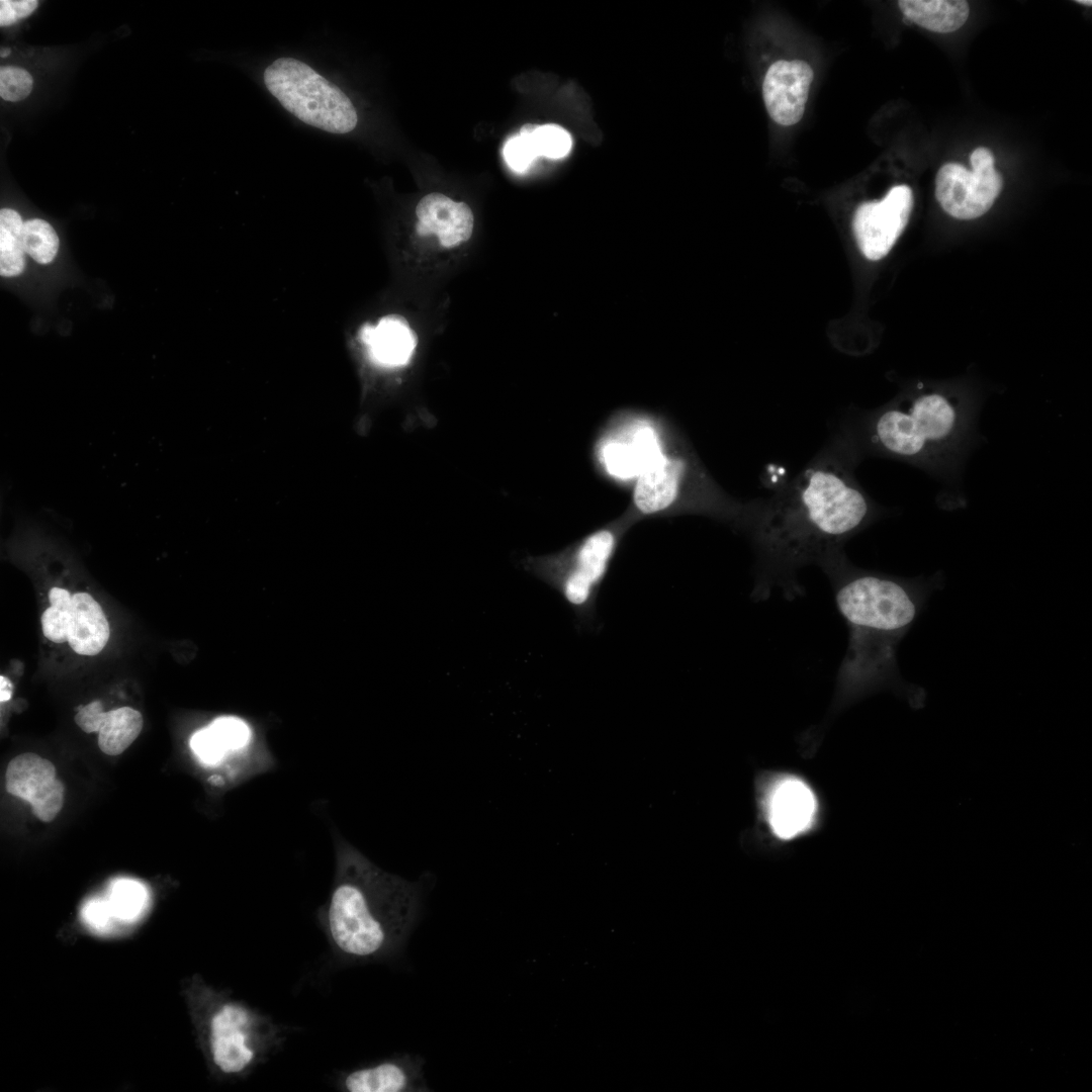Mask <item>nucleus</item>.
Instances as JSON below:
<instances>
[{
  "mask_svg": "<svg viewBox=\"0 0 1092 1092\" xmlns=\"http://www.w3.org/2000/svg\"><path fill=\"white\" fill-rule=\"evenodd\" d=\"M861 460L839 429L794 478L755 500L744 527L756 553L755 601L775 588L789 600L802 596L801 568L819 567L886 514L856 480Z\"/></svg>",
  "mask_w": 1092,
  "mask_h": 1092,
  "instance_id": "obj_1",
  "label": "nucleus"
},
{
  "mask_svg": "<svg viewBox=\"0 0 1092 1092\" xmlns=\"http://www.w3.org/2000/svg\"><path fill=\"white\" fill-rule=\"evenodd\" d=\"M828 577L837 609L849 632L837 674V692L851 700L881 690H904L897 648L923 611L943 574L902 577L858 567L844 550L820 566Z\"/></svg>",
  "mask_w": 1092,
  "mask_h": 1092,
  "instance_id": "obj_2",
  "label": "nucleus"
},
{
  "mask_svg": "<svg viewBox=\"0 0 1092 1092\" xmlns=\"http://www.w3.org/2000/svg\"><path fill=\"white\" fill-rule=\"evenodd\" d=\"M431 879L426 873L407 881L383 871L351 845H341L323 917L336 956L349 964L399 957L421 919Z\"/></svg>",
  "mask_w": 1092,
  "mask_h": 1092,
  "instance_id": "obj_3",
  "label": "nucleus"
},
{
  "mask_svg": "<svg viewBox=\"0 0 1092 1092\" xmlns=\"http://www.w3.org/2000/svg\"><path fill=\"white\" fill-rule=\"evenodd\" d=\"M974 410L942 391H923L864 415L840 428L860 457L898 460L928 473L958 476L976 438Z\"/></svg>",
  "mask_w": 1092,
  "mask_h": 1092,
  "instance_id": "obj_4",
  "label": "nucleus"
},
{
  "mask_svg": "<svg viewBox=\"0 0 1092 1092\" xmlns=\"http://www.w3.org/2000/svg\"><path fill=\"white\" fill-rule=\"evenodd\" d=\"M620 539L618 527H603L565 551L529 558L524 566L557 590L580 621L595 616L600 587Z\"/></svg>",
  "mask_w": 1092,
  "mask_h": 1092,
  "instance_id": "obj_5",
  "label": "nucleus"
},
{
  "mask_svg": "<svg viewBox=\"0 0 1092 1092\" xmlns=\"http://www.w3.org/2000/svg\"><path fill=\"white\" fill-rule=\"evenodd\" d=\"M268 91L302 122L332 133H347L357 124L348 96L307 64L280 58L264 71Z\"/></svg>",
  "mask_w": 1092,
  "mask_h": 1092,
  "instance_id": "obj_6",
  "label": "nucleus"
},
{
  "mask_svg": "<svg viewBox=\"0 0 1092 1092\" xmlns=\"http://www.w3.org/2000/svg\"><path fill=\"white\" fill-rule=\"evenodd\" d=\"M286 1029L267 1014L237 1000L215 1008L208 1023L213 1064L226 1075H249L278 1051Z\"/></svg>",
  "mask_w": 1092,
  "mask_h": 1092,
  "instance_id": "obj_7",
  "label": "nucleus"
},
{
  "mask_svg": "<svg viewBox=\"0 0 1092 1092\" xmlns=\"http://www.w3.org/2000/svg\"><path fill=\"white\" fill-rule=\"evenodd\" d=\"M970 161L972 171L961 164L947 163L940 167L935 178L936 199L945 212L959 219H974L985 214L1003 186L989 149L977 148Z\"/></svg>",
  "mask_w": 1092,
  "mask_h": 1092,
  "instance_id": "obj_8",
  "label": "nucleus"
},
{
  "mask_svg": "<svg viewBox=\"0 0 1092 1092\" xmlns=\"http://www.w3.org/2000/svg\"><path fill=\"white\" fill-rule=\"evenodd\" d=\"M912 207L911 188L897 185L882 200L863 202L856 208L852 229L856 244L867 259L878 261L888 255L903 233Z\"/></svg>",
  "mask_w": 1092,
  "mask_h": 1092,
  "instance_id": "obj_9",
  "label": "nucleus"
},
{
  "mask_svg": "<svg viewBox=\"0 0 1092 1092\" xmlns=\"http://www.w3.org/2000/svg\"><path fill=\"white\" fill-rule=\"evenodd\" d=\"M5 789L29 803L34 816L46 823L52 822L64 805L65 787L57 779L54 763L36 753H21L10 760Z\"/></svg>",
  "mask_w": 1092,
  "mask_h": 1092,
  "instance_id": "obj_10",
  "label": "nucleus"
},
{
  "mask_svg": "<svg viewBox=\"0 0 1092 1092\" xmlns=\"http://www.w3.org/2000/svg\"><path fill=\"white\" fill-rule=\"evenodd\" d=\"M425 1059L420 1055L394 1056L342 1072L339 1089L347 1092H428Z\"/></svg>",
  "mask_w": 1092,
  "mask_h": 1092,
  "instance_id": "obj_11",
  "label": "nucleus"
},
{
  "mask_svg": "<svg viewBox=\"0 0 1092 1092\" xmlns=\"http://www.w3.org/2000/svg\"><path fill=\"white\" fill-rule=\"evenodd\" d=\"M813 78L812 68L801 60H780L770 65L762 83V94L775 122L789 126L800 121Z\"/></svg>",
  "mask_w": 1092,
  "mask_h": 1092,
  "instance_id": "obj_12",
  "label": "nucleus"
},
{
  "mask_svg": "<svg viewBox=\"0 0 1092 1092\" xmlns=\"http://www.w3.org/2000/svg\"><path fill=\"white\" fill-rule=\"evenodd\" d=\"M355 338L369 363L384 370L406 365L418 344L417 334L398 313L384 314L375 324L363 323Z\"/></svg>",
  "mask_w": 1092,
  "mask_h": 1092,
  "instance_id": "obj_13",
  "label": "nucleus"
},
{
  "mask_svg": "<svg viewBox=\"0 0 1092 1092\" xmlns=\"http://www.w3.org/2000/svg\"><path fill=\"white\" fill-rule=\"evenodd\" d=\"M692 473L690 462L681 457L658 453L639 470L633 503L642 516L668 510L679 496L680 488Z\"/></svg>",
  "mask_w": 1092,
  "mask_h": 1092,
  "instance_id": "obj_14",
  "label": "nucleus"
},
{
  "mask_svg": "<svg viewBox=\"0 0 1092 1092\" xmlns=\"http://www.w3.org/2000/svg\"><path fill=\"white\" fill-rule=\"evenodd\" d=\"M420 236L436 235L446 248L467 242L473 232L474 217L464 202H456L448 196L433 192L424 196L416 208Z\"/></svg>",
  "mask_w": 1092,
  "mask_h": 1092,
  "instance_id": "obj_15",
  "label": "nucleus"
},
{
  "mask_svg": "<svg viewBox=\"0 0 1092 1092\" xmlns=\"http://www.w3.org/2000/svg\"><path fill=\"white\" fill-rule=\"evenodd\" d=\"M75 722L86 733L98 732V746L108 755L122 753L143 728V716L139 711L121 707L104 712L100 701L80 707Z\"/></svg>",
  "mask_w": 1092,
  "mask_h": 1092,
  "instance_id": "obj_16",
  "label": "nucleus"
},
{
  "mask_svg": "<svg viewBox=\"0 0 1092 1092\" xmlns=\"http://www.w3.org/2000/svg\"><path fill=\"white\" fill-rule=\"evenodd\" d=\"M768 812L774 832L783 839H790L811 825L816 812V801L807 785L799 780L789 779L772 792Z\"/></svg>",
  "mask_w": 1092,
  "mask_h": 1092,
  "instance_id": "obj_17",
  "label": "nucleus"
},
{
  "mask_svg": "<svg viewBox=\"0 0 1092 1092\" xmlns=\"http://www.w3.org/2000/svg\"><path fill=\"white\" fill-rule=\"evenodd\" d=\"M109 624L101 606L87 593L72 596L68 642L80 655H96L109 639Z\"/></svg>",
  "mask_w": 1092,
  "mask_h": 1092,
  "instance_id": "obj_18",
  "label": "nucleus"
},
{
  "mask_svg": "<svg viewBox=\"0 0 1092 1092\" xmlns=\"http://www.w3.org/2000/svg\"><path fill=\"white\" fill-rule=\"evenodd\" d=\"M251 738V728L244 720L222 716L196 731L190 739V747L201 762L212 765L220 762L228 753L246 747Z\"/></svg>",
  "mask_w": 1092,
  "mask_h": 1092,
  "instance_id": "obj_19",
  "label": "nucleus"
},
{
  "mask_svg": "<svg viewBox=\"0 0 1092 1092\" xmlns=\"http://www.w3.org/2000/svg\"><path fill=\"white\" fill-rule=\"evenodd\" d=\"M898 4L905 19L940 33L962 27L970 12L964 0H901Z\"/></svg>",
  "mask_w": 1092,
  "mask_h": 1092,
  "instance_id": "obj_20",
  "label": "nucleus"
},
{
  "mask_svg": "<svg viewBox=\"0 0 1092 1092\" xmlns=\"http://www.w3.org/2000/svg\"><path fill=\"white\" fill-rule=\"evenodd\" d=\"M21 216L11 208L0 211V274L5 277L19 275L25 266L22 246Z\"/></svg>",
  "mask_w": 1092,
  "mask_h": 1092,
  "instance_id": "obj_21",
  "label": "nucleus"
},
{
  "mask_svg": "<svg viewBox=\"0 0 1092 1092\" xmlns=\"http://www.w3.org/2000/svg\"><path fill=\"white\" fill-rule=\"evenodd\" d=\"M107 900L118 922L130 924L139 920L149 903V892L139 881L122 878L113 881Z\"/></svg>",
  "mask_w": 1092,
  "mask_h": 1092,
  "instance_id": "obj_22",
  "label": "nucleus"
},
{
  "mask_svg": "<svg viewBox=\"0 0 1092 1092\" xmlns=\"http://www.w3.org/2000/svg\"><path fill=\"white\" fill-rule=\"evenodd\" d=\"M24 252L39 264H49L57 256L59 238L53 226L43 219L33 218L22 229Z\"/></svg>",
  "mask_w": 1092,
  "mask_h": 1092,
  "instance_id": "obj_23",
  "label": "nucleus"
},
{
  "mask_svg": "<svg viewBox=\"0 0 1092 1092\" xmlns=\"http://www.w3.org/2000/svg\"><path fill=\"white\" fill-rule=\"evenodd\" d=\"M51 607L41 615L43 635L55 643L68 641L72 596L61 587H53L49 593Z\"/></svg>",
  "mask_w": 1092,
  "mask_h": 1092,
  "instance_id": "obj_24",
  "label": "nucleus"
},
{
  "mask_svg": "<svg viewBox=\"0 0 1092 1092\" xmlns=\"http://www.w3.org/2000/svg\"><path fill=\"white\" fill-rule=\"evenodd\" d=\"M531 138L538 157L560 159L565 157L572 147L570 134L556 124H531Z\"/></svg>",
  "mask_w": 1092,
  "mask_h": 1092,
  "instance_id": "obj_25",
  "label": "nucleus"
},
{
  "mask_svg": "<svg viewBox=\"0 0 1092 1092\" xmlns=\"http://www.w3.org/2000/svg\"><path fill=\"white\" fill-rule=\"evenodd\" d=\"M507 164L516 172L526 171L538 154L531 138V124L524 125L519 135L510 139L503 150Z\"/></svg>",
  "mask_w": 1092,
  "mask_h": 1092,
  "instance_id": "obj_26",
  "label": "nucleus"
},
{
  "mask_svg": "<svg viewBox=\"0 0 1092 1092\" xmlns=\"http://www.w3.org/2000/svg\"><path fill=\"white\" fill-rule=\"evenodd\" d=\"M81 918L93 933L99 935L112 933L118 922L107 898H92L86 901L81 909Z\"/></svg>",
  "mask_w": 1092,
  "mask_h": 1092,
  "instance_id": "obj_27",
  "label": "nucleus"
},
{
  "mask_svg": "<svg viewBox=\"0 0 1092 1092\" xmlns=\"http://www.w3.org/2000/svg\"><path fill=\"white\" fill-rule=\"evenodd\" d=\"M32 90V77L18 67H2L0 70V95L6 101H20Z\"/></svg>",
  "mask_w": 1092,
  "mask_h": 1092,
  "instance_id": "obj_28",
  "label": "nucleus"
},
{
  "mask_svg": "<svg viewBox=\"0 0 1092 1092\" xmlns=\"http://www.w3.org/2000/svg\"><path fill=\"white\" fill-rule=\"evenodd\" d=\"M35 0H1L0 1V24L7 26L21 18L30 15L37 7Z\"/></svg>",
  "mask_w": 1092,
  "mask_h": 1092,
  "instance_id": "obj_29",
  "label": "nucleus"
},
{
  "mask_svg": "<svg viewBox=\"0 0 1092 1092\" xmlns=\"http://www.w3.org/2000/svg\"><path fill=\"white\" fill-rule=\"evenodd\" d=\"M13 693V685L10 679L4 675L0 676V701L1 703L10 700Z\"/></svg>",
  "mask_w": 1092,
  "mask_h": 1092,
  "instance_id": "obj_30",
  "label": "nucleus"
},
{
  "mask_svg": "<svg viewBox=\"0 0 1092 1092\" xmlns=\"http://www.w3.org/2000/svg\"><path fill=\"white\" fill-rule=\"evenodd\" d=\"M1077 2L1080 3V4H1083V5H1087V6L1092 5V2L1090 0H1077Z\"/></svg>",
  "mask_w": 1092,
  "mask_h": 1092,
  "instance_id": "obj_31",
  "label": "nucleus"
},
{
  "mask_svg": "<svg viewBox=\"0 0 1092 1092\" xmlns=\"http://www.w3.org/2000/svg\"><path fill=\"white\" fill-rule=\"evenodd\" d=\"M9 54H10V50H9V49H2V50H1V57H2V58H4V57H7V56H8Z\"/></svg>",
  "mask_w": 1092,
  "mask_h": 1092,
  "instance_id": "obj_32",
  "label": "nucleus"
}]
</instances>
